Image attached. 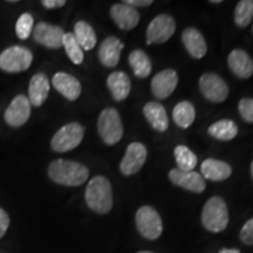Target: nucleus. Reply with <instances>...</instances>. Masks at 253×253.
Wrapping results in <instances>:
<instances>
[{
    "instance_id": "nucleus-30",
    "label": "nucleus",
    "mask_w": 253,
    "mask_h": 253,
    "mask_svg": "<svg viewBox=\"0 0 253 253\" xmlns=\"http://www.w3.org/2000/svg\"><path fill=\"white\" fill-rule=\"evenodd\" d=\"M253 18V0H242L236 6L235 23L238 27H246Z\"/></svg>"
},
{
    "instance_id": "nucleus-28",
    "label": "nucleus",
    "mask_w": 253,
    "mask_h": 253,
    "mask_svg": "<svg viewBox=\"0 0 253 253\" xmlns=\"http://www.w3.org/2000/svg\"><path fill=\"white\" fill-rule=\"evenodd\" d=\"M177 166L179 170L183 171H192L197 164V157L185 145H177L173 150Z\"/></svg>"
},
{
    "instance_id": "nucleus-11",
    "label": "nucleus",
    "mask_w": 253,
    "mask_h": 253,
    "mask_svg": "<svg viewBox=\"0 0 253 253\" xmlns=\"http://www.w3.org/2000/svg\"><path fill=\"white\" fill-rule=\"evenodd\" d=\"M145 160H147V149L143 144L138 143V142L129 144L125 157L122 158L121 164H120L121 172L126 176L134 175L142 169Z\"/></svg>"
},
{
    "instance_id": "nucleus-24",
    "label": "nucleus",
    "mask_w": 253,
    "mask_h": 253,
    "mask_svg": "<svg viewBox=\"0 0 253 253\" xmlns=\"http://www.w3.org/2000/svg\"><path fill=\"white\" fill-rule=\"evenodd\" d=\"M74 37L82 49L90 50L96 45V34L86 21H78L74 26Z\"/></svg>"
},
{
    "instance_id": "nucleus-9",
    "label": "nucleus",
    "mask_w": 253,
    "mask_h": 253,
    "mask_svg": "<svg viewBox=\"0 0 253 253\" xmlns=\"http://www.w3.org/2000/svg\"><path fill=\"white\" fill-rule=\"evenodd\" d=\"M176 24L169 14H160L153 19L147 30V43L167 42L173 36Z\"/></svg>"
},
{
    "instance_id": "nucleus-3",
    "label": "nucleus",
    "mask_w": 253,
    "mask_h": 253,
    "mask_svg": "<svg viewBox=\"0 0 253 253\" xmlns=\"http://www.w3.org/2000/svg\"><path fill=\"white\" fill-rule=\"evenodd\" d=\"M202 223L205 229L213 233L226 229L229 224V211L223 198L213 196L205 203L202 212Z\"/></svg>"
},
{
    "instance_id": "nucleus-16",
    "label": "nucleus",
    "mask_w": 253,
    "mask_h": 253,
    "mask_svg": "<svg viewBox=\"0 0 253 253\" xmlns=\"http://www.w3.org/2000/svg\"><path fill=\"white\" fill-rule=\"evenodd\" d=\"M52 84L55 89L69 101H75L81 95V84L68 73H56L52 79Z\"/></svg>"
},
{
    "instance_id": "nucleus-2",
    "label": "nucleus",
    "mask_w": 253,
    "mask_h": 253,
    "mask_svg": "<svg viewBox=\"0 0 253 253\" xmlns=\"http://www.w3.org/2000/svg\"><path fill=\"white\" fill-rule=\"evenodd\" d=\"M84 199L91 211L100 214L108 213L113 208V190L110 182L103 176H95L88 183Z\"/></svg>"
},
{
    "instance_id": "nucleus-32",
    "label": "nucleus",
    "mask_w": 253,
    "mask_h": 253,
    "mask_svg": "<svg viewBox=\"0 0 253 253\" xmlns=\"http://www.w3.org/2000/svg\"><path fill=\"white\" fill-rule=\"evenodd\" d=\"M239 113L246 122L253 123V99H242L238 106Z\"/></svg>"
},
{
    "instance_id": "nucleus-40",
    "label": "nucleus",
    "mask_w": 253,
    "mask_h": 253,
    "mask_svg": "<svg viewBox=\"0 0 253 253\" xmlns=\"http://www.w3.org/2000/svg\"><path fill=\"white\" fill-rule=\"evenodd\" d=\"M137 253H153V252H149V251H140V252H137Z\"/></svg>"
},
{
    "instance_id": "nucleus-29",
    "label": "nucleus",
    "mask_w": 253,
    "mask_h": 253,
    "mask_svg": "<svg viewBox=\"0 0 253 253\" xmlns=\"http://www.w3.org/2000/svg\"><path fill=\"white\" fill-rule=\"evenodd\" d=\"M62 46L65 47L66 54L68 55V58L71 59L72 62H74L75 65H80V63H82V61H84V49H82L80 45L78 43L74 34L65 33Z\"/></svg>"
},
{
    "instance_id": "nucleus-27",
    "label": "nucleus",
    "mask_w": 253,
    "mask_h": 253,
    "mask_svg": "<svg viewBox=\"0 0 253 253\" xmlns=\"http://www.w3.org/2000/svg\"><path fill=\"white\" fill-rule=\"evenodd\" d=\"M196 118V110L194 104L189 101H182L177 103L173 108L172 119L175 123L181 128H188L194 123Z\"/></svg>"
},
{
    "instance_id": "nucleus-34",
    "label": "nucleus",
    "mask_w": 253,
    "mask_h": 253,
    "mask_svg": "<svg viewBox=\"0 0 253 253\" xmlns=\"http://www.w3.org/2000/svg\"><path fill=\"white\" fill-rule=\"evenodd\" d=\"M9 226V217L5 210L0 208V239L5 236Z\"/></svg>"
},
{
    "instance_id": "nucleus-12",
    "label": "nucleus",
    "mask_w": 253,
    "mask_h": 253,
    "mask_svg": "<svg viewBox=\"0 0 253 253\" xmlns=\"http://www.w3.org/2000/svg\"><path fill=\"white\" fill-rule=\"evenodd\" d=\"M31 106L32 104L27 96L25 95L15 96L5 112L4 118L6 123L14 128L24 126L31 116Z\"/></svg>"
},
{
    "instance_id": "nucleus-39",
    "label": "nucleus",
    "mask_w": 253,
    "mask_h": 253,
    "mask_svg": "<svg viewBox=\"0 0 253 253\" xmlns=\"http://www.w3.org/2000/svg\"><path fill=\"white\" fill-rule=\"evenodd\" d=\"M251 175H252V179H253V161H252V164H251Z\"/></svg>"
},
{
    "instance_id": "nucleus-36",
    "label": "nucleus",
    "mask_w": 253,
    "mask_h": 253,
    "mask_svg": "<svg viewBox=\"0 0 253 253\" xmlns=\"http://www.w3.org/2000/svg\"><path fill=\"white\" fill-rule=\"evenodd\" d=\"M125 4L126 5H130L132 7H135V6H140V7H145V6H149L153 4V1L151 0H126Z\"/></svg>"
},
{
    "instance_id": "nucleus-1",
    "label": "nucleus",
    "mask_w": 253,
    "mask_h": 253,
    "mask_svg": "<svg viewBox=\"0 0 253 253\" xmlns=\"http://www.w3.org/2000/svg\"><path fill=\"white\" fill-rule=\"evenodd\" d=\"M48 176L53 182L58 184L79 186L87 181L89 171L84 164L59 158L49 164Z\"/></svg>"
},
{
    "instance_id": "nucleus-8",
    "label": "nucleus",
    "mask_w": 253,
    "mask_h": 253,
    "mask_svg": "<svg viewBox=\"0 0 253 253\" xmlns=\"http://www.w3.org/2000/svg\"><path fill=\"white\" fill-rule=\"evenodd\" d=\"M199 89L205 99L211 102H224L229 96L226 82L214 73H205L199 79Z\"/></svg>"
},
{
    "instance_id": "nucleus-31",
    "label": "nucleus",
    "mask_w": 253,
    "mask_h": 253,
    "mask_svg": "<svg viewBox=\"0 0 253 253\" xmlns=\"http://www.w3.org/2000/svg\"><path fill=\"white\" fill-rule=\"evenodd\" d=\"M34 19L30 13L21 14L15 24V33L17 37L21 40H26L31 33L33 32Z\"/></svg>"
},
{
    "instance_id": "nucleus-23",
    "label": "nucleus",
    "mask_w": 253,
    "mask_h": 253,
    "mask_svg": "<svg viewBox=\"0 0 253 253\" xmlns=\"http://www.w3.org/2000/svg\"><path fill=\"white\" fill-rule=\"evenodd\" d=\"M143 113L147 118L148 122L156 130L163 132L169 126V119H168L167 112L162 104L157 102H148L144 106Z\"/></svg>"
},
{
    "instance_id": "nucleus-38",
    "label": "nucleus",
    "mask_w": 253,
    "mask_h": 253,
    "mask_svg": "<svg viewBox=\"0 0 253 253\" xmlns=\"http://www.w3.org/2000/svg\"><path fill=\"white\" fill-rule=\"evenodd\" d=\"M210 2H212V4H220V0H211Z\"/></svg>"
},
{
    "instance_id": "nucleus-25",
    "label": "nucleus",
    "mask_w": 253,
    "mask_h": 253,
    "mask_svg": "<svg viewBox=\"0 0 253 253\" xmlns=\"http://www.w3.org/2000/svg\"><path fill=\"white\" fill-rule=\"evenodd\" d=\"M129 63H130L134 74L141 79L149 77L151 69H153L149 56L141 49L132 50L129 55Z\"/></svg>"
},
{
    "instance_id": "nucleus-18",
    "label": "nucleus",
    "mask_w": 253,
    "mask_h": 253,
    "mask_svg": "<svg viewBox=\"0 0 253 253\" xmlns=\"http://www.w3.org/2000/svg\"><path fill=\"white\" fill-rule=\"evenodd\" d=\"M49 93V80L43 73H37L32 77L28 86V100L32 106L40 107L47 100Z\"/></svg>"
},
{
    "instance_id": "nucleus-4",
    "label": "nucleus",
    "mask_w": 253,
    "mask_h": 253,
    "mask_svg": "<svg viewBox=\"0 0 253 253\" xmlns=\"http://www.w3.org/2000/svg\"><path fill=\"white\" fill-rule=\"evenodd\" d=\"M97 130L106 144L114 145L121 141L123 126L118 110L115 108L103 109L97 121Z\"/></svg>"
},
{
    "instance_id": "nucleus-22",
    "label": "nucleus",
    "mask_w": 253,
    "mask_h": 253,
    "mask_svg": "<svg viewBox=\"0 0 253 253\" xmlns=\"http://www.w3.org/2000/svg\"><path fill=\"white\" fill-rule=\"evenodd\" d=\"M107 86L116 101L126 100L131 89V82L123 72H114L107 79Z\"/></svg>"
},
{
    "instance_id": "nucleus-20",
    "label": "nucleus",
    "mask_w": 253,
    "mask_h": 253,
    "mask_svg": "<svg viewBox=\"0 0 253 253\" xmlns=\"http://www.w3.org/2000/svg\"><path fill=\"white\" fill-rule=\"evenodd\" d=\"M183 43H184L186 50L189 54L195 59H202L207 54V42H205L204 37L198 30L194 27H189L183 32L182 36Z\"/></svg>"
},
{
    "instance_id": "nucleus-33",
    "label": "nucleus",
    "mask_w": 253,
    "mask_h": 253,
    "mask_svg": "<svg viewBox=\"0 0 253 253\" xmlns=\"http://www.w3.org/2000/svg\"><path fill=\"white\" fill-rule=\"evenodd\" d=\"M240 240L246 245H253V218L249 219L240 230Z\"/></svg>"
},
{
    "instance_id": "nucleus-21",
    "label": "nucleus",
    "mask_w": 253,
    "mask_h": 253,
    "mask_svg": "<svg viewBox=\"0 0 253 253\" xmlns=\"http://www.w3.org/2000/svg\"><path fill=\"white\" fill-rule=\"evenodd\" d=\"M202 177L209 179V181L220 182L225 181L232 173V169L229 164L223 161L214 160V158H208L202 163L201 167Z\"/></svg>"
},
{
    "instance_id": "nucleus-6",
    "label": "nucleus",
    "mask_w": 253,
    "mask_h": 253,
    "mask_svg": "<svg viewBox=\"0 0 253 253\" xmlns=\"http://www.w3.org/2000/svg\"><path fill=\"white\" fill-rule=\"evenodd\" d=\"M84 128L80 123L72 122L61 126L53 136L50 147L56 153H67L75 149L84 140Z\"/></svg>"
},
{
    "instance_id": "nucleus-13",
    "label": "nucleus",
    "mask_w": 253,
    "mask_h": 253,
    "mask_svg": "<svg viewBox=\"0 0 253 253\" xmlns=\"http://www.w3.org/2000/svg\"><path fill=\"white\" fill-rule=\"evenodd\" d=\"M178 84V75L173 69L157 73L151 81V91L157 99H167L173 93Z\"/></svg>"
},
{
    "instance_id": "nucleus-37",
    "label": "nucleus",
    "mask_w": 253,
    "mask_h": 253,
    "mask_svg": "<svg viewBox=\"0 0 253 253\" xmlns=\"http://www.w3.org/2000/svg\"><path fill=\"white\" fill-rule=\"evenodd\" d=\"M219 253H240V251L237 249H221Z\"/></svg>"
},
{
    "instance_id": "nucleus-35",
    "label": "nucleus",
    "mask_w": 253,
    "mask_h": 253,
    "mask_svg": "<svg viewBox=\"0 0 253 253\" xmlns=\"http://www.w3.org/2000/svg\"><path fill=\"white\" fill-rule=\"evenodd\" d=\"M41 5L48 9H54L65 6L66 0H42V1H41Z\"/></svg>"
},
{
    "instance_id": "nucleus-14",
    "label": "nucleus",
    "mask_w": 253,
    "mask_h": 253,
    "mask_svg": "<svg viewBox=\"0 0 253 253\" xmlns=\"http://www.w3.org/2000/svg\"><path fill=\"white\" fill-rule=\"evenodd\" d=\"M169 178L173 184L189 190V191L201 194L205 190V181L199 172L183 171L176 168V169L170 170Z\"/></svg>"
},
{
    "instance_id": "nucleus-26",
    "label": "nucleus",
    "mask_w": 253,
    "mask_h": 253,
    "mask_svg": "<svg viewBox=\"0 0 253 253\" xmlns=\"http://www.w3.org/2000/svg\"><path fill=\"white\" fill-rule=\"evenodd\" d=\"M208 132L217 140L230 141L238 134V126L232 120H220L209 126Z\"/></svg>"
},
{
    "instance_id": "nucleus-7",
    "label": "nucleus",
    "mask_w": 253,
    "mask_h": 253,
    "mask_svg": "<svg viewBox=\"0 0 253 253\" xmlns=\"http://www.w3.org/2000/svg\"><path fill=\"white\" fill-rule=\"evenodd\" d=\"M136 226L141 236L149 240L157 239L163 231L162 218L154 208L148 205L140 208L136 212Z\"/></svg>"
},
{
    "instance_id": "nucleus-15",
    "label": "nucleus",
    "mask_w": 253,
    "mask_h": 253,
    "mask_svg": "<svg viewBox=\"0 0 253 253\" xmlns=\"http://www.w3.org/2000/svg\"><path fill=\"white\" fill-rule=\"evenodd\" d=\"M110 15L112 19L115 21V24L121 28V30H132L137 26L140 21V13L135 7L130 5L115 4L110 8Z\"/></svg>"
},
{
    "instance_id": "nucleus-41",
    "label": "nucleus",
    "mask_w": 253,
    "mask_h": 253,
    "mask_svg": "<svg viewBox=\"0 0 253 253\" xmlns=\"http://www.w3.org/2000/svg\"><path fill=\"white\" fill-rule=\"evenodd\" d=\"M252 31H253V26H252Z\"/></svg>"
},
{
    "instance_id": "nucleus-5",
    "label": "nucleus",
    "mask_w": 253,
    "mask_h": 253,
    "mask_svg": "<svg viewBox=\"0 0 253 253\" xmlns=\"http://www.w3.org/2000/svg\"><path fill=\"white\" fill-rule=\"evenodd\" d=\"M33 61V54L24 46H11L0 53V69L7 73L27 71Z\"/></svg>"
},
{
    "instance_id": "nucleus-19",
    "label": "nucleus",
    "mask_w": 253,
    "mask_h": 253,
    "mask_svg": "<svg viewBox=\"0 0 253 253\" xmlns=\"http://www.w3.org/2000/svg\"><path fill=\"white\" fill-rule=\"evenodd\" d=\"M227 65L239 79H249L253 74V60L243 49L232 50L227 59Z\"/></svg>"
},
{
    "instance_id": "nucleus-17",
    "label": "nucleus",
    "mask_w": 253,
    "mask_h": 253,
    "mask_svg": "<svg viewBox=\"0 0 253 253\" xmlns=\"http://www.w3.org/2000/svg\"><path fill=\"white\" fill-rule=\"evenodd\" d=\"M123 48H125V45H123L119 38H106L99 48V58L101 63L109 68L115 67L120 61V56H121Z\"/></svg>"
},
{
    "instance_id": "nucleus-10",
    "label": "nucleus",
    "mask_w": 253,
    "mask_h": 253,
    "mask_svg": "<svg viewBox=\"0 0 253 253\" xmlns=\"http://www.w3.org/2000/svg\"><path fill=\"white\" fill-rule=\"evenodd\" d=\"M33 39L36 42L50 49H58L62 46L65 31L56 25L39 23L33 28Z\"/></svg>"
}]
</instances>
